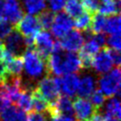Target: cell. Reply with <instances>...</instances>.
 Returning <instances> with one entry per match:
<instances>
[{"label":"cell","instance_id":"cell-13","mask_svg":"<svg viewBox=\"0 0 121 121\" xmlns=\"http://www.w3.org/2000/svg\"><path fill=\"white\" fill-rule=\"evenodd\" d=\"M48 114H64L73 116V101L70 97L61 95L57 98L53 104H49Z\"/></svg>","mask_w":121,"mask_h":121},{"label":"cell","instance_id":"cell-28","mask_svg":"<svg viewBox=\"0 0 121 121\" xmlns=\"http://www.w3.org/2000/svg\"><path fill=\"white\" fill-rule=\"evenodd\" d=\"M92 105L94 106V108L96 111H99L105 104L106 101V97L104 96V95L99 91V90H95L94 93L90 95V100H89Z\"/></svg>","mask_w":121,"mask_h":121},{"label":"cell","instance_id":"cell-21","mask_svg":"<svg viewBox=\"0 0 121 121\" xmlns=\"http://www.w3.org/2000/svg\"><path fill=\"white\" fill-rule=\"evenodd\" d=\"M98 13L103 16H112L119 14L120 10V0H110L108 2L100 3L97 9Z\"/></svg>","mask_w":121,"mask_h":121},{"label":"cell","instance_id":"cell-33","mask_svg":"<svg viewBox=\"0 0 121 121\" xmlns=\"http://www.w3.org/2000/svg\"><path fill=\"white\" fill-rule=\"evenodd\" d=\"M9 105H10V101H9V97L7 96V95L4 93V91L0 87V114L7 108H9Z\"/></svg>","mask_w":121,"mask_h":121},{"label":"cell","instance_id":"cell-30","mask_svg":"<svg viewBox=\"0 0 121 121\" xmlns=\"http://www.w3.org/2000/svg\"><path fill=\"white\" fill-rule=\"evenodd\" d=\"M46 6L51 12H60L65 6V0H46Z\"/></svg>","mask_w":121,"mask_h":121},{"label":"cell","instance_id":"cell-27","mask_svg":"<svg viewBox=\"0 0 121 121\" xmlns=\"http://www.w3.org/2000/svg\"><path fill=\"white\" fill-rule=\"evenodd\" d=\"M54 17H55V14L53 12H51L50 10L45 9L43 12H41L39 14V17H37L39 24L41 26V28H43L44 30L49 29L53 24Z\"/></svg>","mask_w":121,"mask_h":121},{"label":"cell","instance_id":"cell-5","mask_svg":"<svg viewBox=\"0 0 121 121\" xmlns=\"http://www.w3.org/2000/svg\"><path fill=\"white\" fill-rule=\"evenodd\" d=\"M4 47L12 57H22L24 52L27 49L25 38L15 29L5 39Z\"/></svg>","mask_w":121,"mask_h":121},{"label":"cell","instance_id":"cell-37","mask_svg":"<svg viewBox=\"0 0 121 121\" xmlns=\"http://www.w3.org/2000/svg\"><path fill=\"white\" fill-rule=\"evenodd\" d=\"M90 121H106V118H105V116L102 115L101 112L98 111V112H96L93 115V117L91 118Z\"/></svg>","mask_w":121,"mask_h":121},{"label":"cell","instance_id":"cell-25","mask_svg":"<svg viewBox=\"0 0 121 121\" xmlns=\"http://www.w3.org/2000/svg\"><path fill=\"white\" fill-rule=\"evenodd\" d=\"M32 109L35 110V112H48L49 110V103L44 100L37 92L34 90L32 92Z\"/></svg>","mask_w":121,"mask_h":121},{"label":"cell","instance_id":"cell-40","mask_svg":"<svg viewBox=\"0 0 121 121\" xmlns=\"http://www.w3.org/2000/svg\"><path fill=\"white\" fill-rule=\"evenodd\" d=\"M105 118H106V121H119V119H117V118H112V117H106V116H105Z\"/></svg>","mask_w":121,"mask_h":121},{"label":"cell","instance_id":"cell-39","mask_svg":"<svg viewBox=\"0 0 121 121\" xmlns=\"http://www.w3.org/2000/svg\"><path fill=\"white\" fill-rule=\"evenodd\" d=\"M4 5H5V0H0V23L3 22V21H5L4 20V15H3Z\"/></svg>","mask_w":121,"mask_h":121},{"label":"cell","instance_id":"cell-41","mask_svg":"<svg viewBox=\"0 0 121 121\" xmlns=\"http://www.w3.org/2000/svg\"><path fill=\"white\" fill-rule=\"evenodd\" d=\"M108 1H110V0H98L99 4H100V3H104V2H108Z\"/></svg>","mask_w":121,"mask_h":121},{"label":"cell","instance_id":"cell-32","mask_svg":"<svg viewBox=\"0 0 121 121\" xmlns=\"http://www.w3.org/2000/svg\"><path fill=\"white\" fill-rule=\"evenodd\" d=\"M13 30V26L7 21H3L0 23V41L6 39L10 32Z\"/></svg>","mask_w":121,"mask_h":121},{"label":"cell","instance_id":"cell-15","mask_svg":"<svg viewBox=\"0 0 121 121\" xmlns=\"http://www.w3.org/2000/svg\"><path fill=\"white\" fill-rule=\"evenodd\" d=\"M3 60L6 64L8 74L10 77H15V78L21 77V74L23 72L22 57H12L9 52L6 51V55Z\"/></svg>","mask_w":121,"mask_h":121},{"label":"cell","instance_id":"cell-11","mask_svg":"<svg viewBox=\"0 0 121 121\" xmlns=\"http://www.w3.org/2000/svg\"><path fill=\"white\" fill-rule=\"evenodd\" d=\"M112 66L113 64L106 47L103 48L101 51H98L92 59L91 68L100 76L111 71Z\"/></svg>","mask_w":121,"mask_h":121},{"label":"cell","instance_id":"cell-14","mask_svg":"<svg viewBox=\"0 0 121 121\" xmlns=\"http://www.w3.org/2000/svg\"><path fill=\"white\" fill-rule=\"evenodd\" d=\"M82 69L81 62L78 58V55L76 53H64L62 60V72L63 75L68 74H77Z\"/></svg>","mask_w":121,"mask_h":121},{"label":"cell","instance_id":"cell-8","mask_svg":"<svg viewBox=\"0 0 121 121\" xmlns=\"http://www.w3.org/2000/svg\"><path fill=\"white\" fill-rule=\"evenodd\" d=\"M15 30H17L24 38H34L36 34L41 31V26L37 17L25 15L16 24Z\"/></svg>","mask_w":121,"mask_h":121},{"label":"cell","instance_id":"cell-22","mask_svg":"<svg viewBox=\"0 0 121 121\" xmlns=\"http://www.w3.org/2000/svg\"><path fill=\"white\" fill-rule=\"evenodd\" d=\"M106 17L98 12H95L92 14V22H91V27L90 31L93 34H98L103 33L105 30V25H106Z\"/></svg>","mask_w":121,"mask_h":121},{"label":"cell","instance_id":"cell-20","mask_svg":"<svg viewBox=\"0 0 121 121\" xmlns=\"http://www.w3.org/2000/svg\"><path fill=\"white\" fill-rule=\"evenodd\" d=\"M104 111L106 117H112V118H120L121 114V105L120 101L116 96L110 97V99L104 104Z\"/></svg>","mask_w":121,"mask_h":121},{"label":"cell","instance_id":"cell-12","mask_svg":"<svg viewBox=\"0 0 121 121\" xmlns=\"http://www.w3.org/2000/svg\"><path fill=\"white\" fill-rule=\"evenodd\" d=\"M4 20L11 25H16L23 17L24 11L22 9L19 0H5L3 9Z\"/></svg>","mask_w":121,"mask_h":121},{"label":"cell","instance_id":"cell-19","mask_svg":"<svg viewBox=\"0 0 121 121\" xmlns=\"http://www.w3.org/2000/svg\"><path fill=\"white\" fill-rule=\"evenodd\" d=\"M63 9L64 12L72 19H77L79 16H81L84 12H86L80 0H68L67 2H65Z\"/></svg>","mask_w":121,"mask_h":121},{"label":"cell","instance_id":"cell-29","mask_svg":"<svg viewBox=\"0 0 121 121\" xmlns=\"http://www.w3.org/2000/svg\"><path fill=\"white\" fill-rule=\"evenodd\" d=\"M106 45L110 49L120 51L121 48L120 35H110L108 38H106Z\"/></svg>","mask_w":121,"mask_h":121},{"label":"cell","instance_id":"cell-10","mask_svg":"<svg viewBox=\"0 0 121 121\" xmlns=\"http://www.w3.org/2000/svg\"><path fill=\"white\" fill-rule=\"evenodd\" d=\"M96 111L87 98L78 97L73 101V112L76 121H90Z\"/></svg>","mask_w":121,"mask_h":121},{"label":"cell","instance_id":"cell-1","mask_svg":"<svg viewBox=\"0 0 121 121\" xmlns=\"http://www.w3.org/2000/svg\"><path fill=\"white\" fill-rule=\"evenodd\" d=\"M23 71L27 78V80L38 82L41 78L48 75L46 61L34 50V48H27L23 56Z\"/></svg>","mask_w":121,"mask_h":121},{"label":"cell","instance_id":"cell-34","mask_svg":"<svg viewBox=\"0 0 121 121\" xmlns=\"http://www.w3.org/2000/svg\"><path fill=\"white\" fill-rule=\"evenodd\" d=\"M26 121H47V117L43 112H30L29 114L26 115Z\"/></svg>","mask_w":121,"mask_h":121},{"label":"cell","instance_id":"cell-16","mask_svg":"<svg viewBox=\"0 0 121 121\" xmlns=\"http://www.w3.org/2000/svg\"><path fill=\"white\" fill-rule=\"evenodd\" d=\"M95 90V79L92 75H84L81 78H79L78 91L79 97L86 98L89 97L94 91Z\"/></svg>","mask_w":121,"mask_h":121},{"label":"cell","instance_id":"cell-26","mask_svg":"<svg viewBox=\"0 0 121 121\" xmlns=\"http://www.w3.org/2000/svg\"><path fill=\"white\" fill-rule=\"evenodd\" d=\"M91 22H92V14L86 11L81 16L75 19L74 26L78 31H87V30H90Z\"/></svg>","mask_w":121,"mask_h":121},{"label":"cell","instance_id":"cell-7","mask_svg":"<svg viewBox=\"0 0 121 121\" xmlns=\"http://www.w3.org/2000/svg\"><path fill=\"white\" fill-rule=\"evenodd\" d=\"M79 78L77 74H68L61 77L55 78V82L59 89V92L63 95L71 97L77 94Z\"/></svg>","mask_w":121,"mask_h":121},{"label":"cell","instance_id":"cell-3","mask_svg":"<svg viewBox=\"0 0 121 121\" xmlns=\"http://www.w3.org/2000/svg\"><path fill=\"white\" fill-rule=\"evenodd\" d=\"M35 90L49 104H53L60 96V92L55 82V78L49 75L43 77L37 82Z\"/></svg>","mask_w":121,"mask_h":121},{"label":"cell","instance_id":"cell-9","mask_svg":"<svg viewBox=\"0 0 121 121\" xmlns=\"http://www.w3.org/2000/svg\"><path fill=\"white\" fill-rule=\"evenodd\" d=\"M84 42L83 34L77 29H72L66 33L59 43L63 51L65 50L70 53H76L81 48Z\"/></svg>","mask_w":121,"mask_h":121},{"label":"cell","instance_id":"cell-4","mask_svg":"<svg viewBox=\"0 0 121 121\" xmlns=\"http://www.w3.org/2000/svg\"><path fill=\"white\" fill-rule=\"evenodd\" d=\"M54 44L55 41L53 40L52 35L46 30L40 31L34 37L33 48L44 60L52 53Z\"/></svg>","mask_w":121,"mask_h":121},{"label":"cell","instance_id":"cell-23","mask_svg":"<svg viewBox=\"0 0 121 121\" xmlns=\"http://www.w3.org/2000/svg\"><path fill=\"white\" fill-rule=\"evenodd\" d=\"M120 24H121V22H120L119 14L109 16L106 19L104 32H106L110 35H120V30H121Z\"/></svg>","mask_w":121,"mask_h":121},{"label":"cell","instance_id":"cell-6","mask_svg":"<svg viewBox=\"0 0 121 121\" xmlns=\"http://www.w3.org/2000/svg\"><path fill=\"white\" fill-rule=\"evenodd\" d=\"M73 26H74L73 19L69 17L65 12L60 11L55 15L50 29L54 37L58 39H61L66 33L72 30Z\"/></svg>","mask_w":121,"mask_h":121},{"label":"cell","instance_id":"cell-2","mask_svg":"<svg viewBox=\"0 0 121 121\" xmlns=\"http://www.w3.org/2000/svg\"><path fill=\"white\" fill-rule=\"evenodd\" d=\"M121 84V73L119 67H115L106 74L101 75L97 79L99 91L105 97H112L119 94Z\"/></svg>","mask_w":121,"mask_h":121},{"label":"cell","instance_id":"cell-36","mask_svg":"<svg viewBox=\"0 0 121 121\" xmlns=\"http://www.w3.org/2000/svg\"><path fill=\"white\" fill-rule=\"evenodd\" d=\"M50 121H76V119L72 115L53 114L50 116Z\"/></svg>","mask_w":121,"mask_h":121},{"label":"cell","instance_id":"cell-18","mask_svg":"<svg viewBox=\"0 0 121 121\" xmlns=\"http://www.w3.org/2000/svg\"><path fill=\"white\" fill-rule=\"evenodd\" d=\"M1 121H26V114L17 106H9L0 114Z\"/></svg>","mask_w":121,"mask_h":121},{"label":"cell","instance_id":"cell-38","mask_svg":"<svg viewBox=\"0 0 121 121\" xmlns=\"http://www.w3.org/2000/svg\"><path fill=\"white\" fill-rule=\"evenodd\" d=\"M5 55H6V49L4 47L3 43L0 41V60H4Z\"/></svg>","mask_w":121,"mask_h":121},{"label":"cell","instance_id":"cell-24","mask_svg":"<svg viewBox=\"0 0 121 121\" xmlns=\"http://www.w3.org/2000/svg\"><path fill=\"white\" fill-rule=\"evenodd\" d=\"M16 105L25 112H30L32 110V92L23 90L16 102Z\"/></svg>","mask_w":121,"mask_h":121},{"label":"cell","instance_id":"cell-17","mask_svg":"<svg viewBox=\"0 0 121 121\" xmlns=\"http://www.w3.org/2000/svg\"><path fill=\"white\" fill-rule=\"evenodd\" d=\"M22 9L27 15H39L46 9V0H21Z\"/></svg>","mask_w":121,"mask_h":121},{"label":"cell","instance_id":"cell-31","mask_svg":"<svg viewBox=\"0 0 121 121\" xmlns=\"http://www.w3.org/2000/svg\"><path fill=\"white\" fill-rule=\"evenodd\" d=\"M81 2L87 12L93 14L97 11V9L99 7L98 0H81Z\"/></svg>","mask_w":121,"mask_h":121},{"label":"cell","instance_id":"cell-35","mask_svg":"<svg viewBox=\"0 0 121 121\" xmlns=\"http://www.w3.org/2000/svg\"><path fill=\"white\" fill-rule=\"evenodd\" d=\"M107 48V51L109 53V56L112 60V62L113 65H115L116 67H119V64L121 62V56H120V53L119 51H115V50H112V49H110L108 47Z\"/></svg>","mask_w":121,"mask_h":121}]
</instances>
